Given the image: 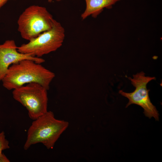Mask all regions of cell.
<instances>
[{
	"label": "cell",
	"mask_w": 162,
	"mask_h": 162,
	"mask_svg": "<svg viewBox=\"0 0 162 162\" xmlns=\"http://www.w3.org/2000/svg\"><path fill=\"white\" fill-rule=\"evenodd\" d=\"M142 71L133 75V78L128 77L131 84L135 87L133 92L127 93L120 90L119 93L129 99L126 107L132 104L138 105L144 110L145 115L149 118L152 117L156 120H159V114L155 106L151 102L148 95L149 90L147 88L148 83L155 80L154 77L146 76Z\"/></svg>",
	"instance_id": "6"
},
{
	"label": "cell",
	"mask_w": 162,
	"mask_h": 162,
	"mask_svg": "<svg viewBox=\"0 0 162 162\" xmlns=\"http://www.w3.org/2000/svg\"><path fill=\"white\" fill-rule=\"evenodd\" d=\"M55 76L54 73L41 64L24 59L11 65L2 81L3 86L8 90L31 82L38 83L48 90Z\"/></svg>",
	"instance_id": "1"
},
{
	"label": "cell",
	"mask_w": 162,
	"mask_h": 162,
	"mask_svg": "<svg viewBox=\"0 0 162 162\" xmlns=\"http://www.w3.org/2000/svg\"><path fill=\"white\" fill-rule=\"evenodd\" d=\"M27 131L24 146L25 150L32 145L41 143L48 149H52L60 135L67 128L69 123L56 119L53 112L47 111L34 120Z\"/></svg>",
	"instance_id": "2"
},
{
	"label": "cell",
	"mask_w": 162,
	"mask_h": 162,
	"mask_svg": "<svg viewBox=\"0 0 162 162\" xmlns=\"http://www.w3.org/2000/svg\"><path fill=\"white\" fill-rule=\"evenodd\" d=\"M0 162H10V160L6 156L2 153L0 157Z\"/></svg>",
	"instance_id": "10"
},
{
	"label": "cell",
	"mask_w": 162,
	"mask_h": 162,
	"mask_svg": "<svg viewBox=\"0 0 162 162\" xmlns=\"http://www.w3.org/2000/svg\"><path fill=\"white\" fill-rule=\"evenodd\" d=\"M120 0H85L86 8L81 15L84 20L90 16L96 18L105 8H111L113 5Z\"/></svg>",
	"instance_id": "8"
},
{
	"label": "cell",
	"mask_w": 162,
	"mask_h": 162,
	"mask_svg": "<svg viewBox=\"0 0 162 162\" xmlns=\"http://www.w3.org/2000/svg\"><path fill=\"white\" fill-rule=\"evenodd\" d=\"M41 85L31 82L13 90V98L26 108L34 120L47 111V91Z\"/></svg>",
	"instance_id": "5"
},
{
	"label": "cell",
	"mask_w": 162,
	"mask_h": 162,
	"mask_svg": "<svg viewBox=\"0 0 162 162\" xmlns=\"http://www.w3.org/2000/svg\"><path fill=\"white\" fill-rule=\"evenodd\" d=\"M65 31L61 24L55 20L52 28L38 36L17 47L22 53L29 54L38 58L54 52L62 45Z\"/></svg>",
	"instance_id": "4"
},
{
	"label": "cell",
	"mask_w": 162,
	"mask_h": 162,
	"mask_svg": "<svg viewBox=\"0 0 162 162\" xmlns=\"http://www.w3.org/2000/svg\"><path fill=\"white\" fill-rule=\"evenodd\" d=\"M62 0H48V2H51L53 1H60Z\"/></svg>",
	"instance_id": "12"
},
{
	"label": "cell",
	"mask_w": 162,
	"mask_h": 162,
	"mask_svg": "<svg viewBox=\"0 0 162 162\" xmlns=\"http://www.w3.org/2000/svg\"><path fill=\"white\" fill-rule=\"evenodd\" d=\"M16 0H0V9L8 1Z\"/></svg>",
	"instance_id": "11"
},
{
	"label": "cell",
	"mask_w": 162,
	"mask_h": 162,
	"mask_svg": "<svg viewBox=\"0 0 162 162\" xmlns=\"http://www.w3.org/2000/svg\"><path fill=\"white\" fill-rule=\"evenodd\" d=\"M54 20L45 7L31 5L19 16L17 22L18 31L22 38L29 41L51 29Z\"/></svg>",
	"instance_id": "3"
},
{
	"label": "cell",
	"mask_w": 162,
	"mask_h": 162,
	"mask_svg": "<svg viewBox=\"0 0 162 162\" xmlns=\"http://www.w3.org/2000/svg\"><path fill=\"white\" fill-rule=\"evenodd\" d=\"M10 148L9 142L6 138L4 132L0 133V157L2 154V151Z\"/></svg>",
	"instance_id": "9"
},
{
	"label": "cell",
	"mask_w": 162,
	"mask_h": 162,
	"mask_svg": "<svg viewBox=\"0 0 162 162\" xmlns=\"http://www.w3.org/2000/svg\"><path fill=\"white\" fill-rule=\"evenodd\" d=\"M17 47L13 40H7L3 44H0V82L12 64L24 59L32 60L40 64L45 62V60L41 58L19 52Z\"/></svg>",
	"instance_id": "7"
}]
</instances>
